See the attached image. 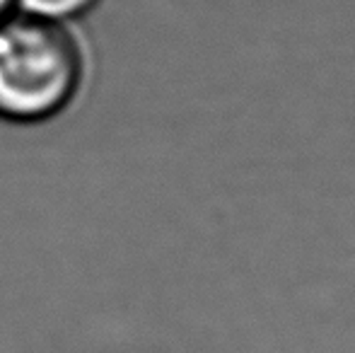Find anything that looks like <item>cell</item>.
<instances>
[{"mask_svg": "<svg viewBox=\"0 0 355 353\" xmlns=\"http://www.w3.org/2000/svg\"><path fill=\"white\" fill-rule=\"evenodd\" d=\"M15 10H17V0H0V22L5 17H10Z\"/></svg>", "mask_w": 355, "mask_h": 353, "instance_id": "obj_3", "label": "cell"}, {"mask_svg": "<svg viewBox=\"0 0 355 353\" xmlns=\"http://www.w3.org/2000/svg\"><path fill=\"white\" fill-rule=\"evenodd\" d=\"M87 49L73 24L15 10L0 22V121L39 126L78 102Z\"/></svg>", "mask_w": 355, "mask_h": 353, "instance_id": "obj_1", "label": "cell"}, {"mask_svg": "<svg viewBox=\"0 0 355 353\" xmlns=\"http://www.w3.org/2000/svg\"><path fill=\"white\" fill-rule=\"evenodd\" d=\"M102 3L104 0H17V10L34 15V17L75 27V22L92 15Z\"/></svg>", "mask_w": 355, "mask_h": 353, "instance_id": "obj_2", "label": "cell"}]
</instances>
